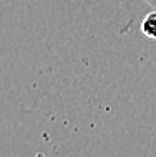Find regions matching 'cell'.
I'll return each mask as SVG.
<instances>
[{"label":"cell","mask_w":156,"mask_h":157,"mask_svg":"<svg viewBox=\"0 0 156 157\" xmlns=\"http://www.w3.org/2000/svg\"><path fill=\"white\" fill-rule=\"evenodd\" d=\"M145 2H146V3H150V5L156 10V0H145Z\"/></svg>","instance_id":"obj_2"},{"label":"cell","mask_w":156,"mask_h":157,"mask_svg":"<svg viewBox=\"0 0 156 157\" xmlns=\"http://www.w3.org/2000/svg\"><path fill=\"white\" fill-rule=\"evenodd\" d=\"M141 33L150 40H156V12H150L141 22Z\"/></svg>","instance_id":"obj_1"}]
</instances>
